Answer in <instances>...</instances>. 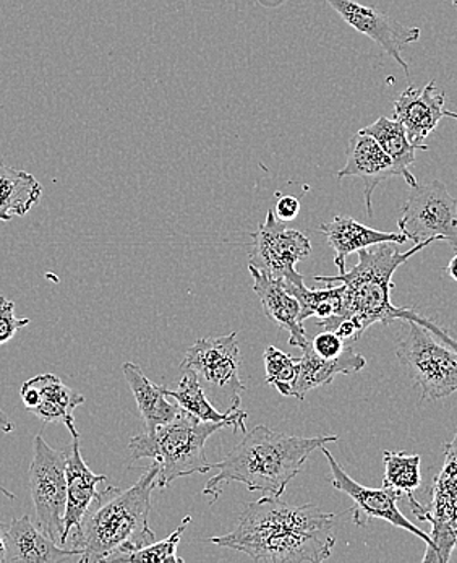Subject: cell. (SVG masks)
Returning a JSON list of instances; mask_svg holds the SVG:
<instances>
[{"instance_id": "6da1fadb", "label": "cell", "mask_w": 457, "mask_h": 563, "mask_svg": "<svg viewBox=\"0 0 457 563\" xmlns=\"http://www.w3.org/2000/svg\"><path fill=\"white\" fill-rule=\"evenodd\" d=\"M334 515L316 505L296 507L281 497L265 496L245 504L237 527L214 536L211 544L265 563H320L333 554Z\"/></svg>"}, {"instance_id": "7a4b0ae2", "label": "cell", "mask_w": 457, "mask_h": 563, "mask_svg": "<svg viewBox=\"0 0 457 563\" xmlns=\"http://www.w3.org/2000/svg\"><path fill=\"white\" fill-rule=\"evenodd\" d=\"M430 244L432 242H421L411 251L399 252L398 244L394 242H381L357 252L359 264L349 272L346 269L337 276H313V282L337 285L339 289V306L336 312L327 319L319 320V327L331 332L341 320H350L356 325L357 338L360 340L361 334L375 323L388 327L394 320H405V322H415L425 327L457 351L455 338L449 336L432 320L415 310L401 309L391 302V291L394 288L392 275L395 269Z\"/></svg>"}, {"instance_id": "3957f363", "label": "cell", "mask_w": 457, "mask_h": 563, "mask_svg": "<svg viewBox=\"0 0 457 563\" xmlns=\"http://www.w3.org/2000/svg\"><path fill=\"white\" fill-rule=\"evenodd\" d=\"M158 471V464L152 463L129 489L105 486L99 490L81 523L71 531V548L81 552L80 563L118 562L155 542L148 518Z\"/></svg>"}, {"instance_id": "277c9868", "label": "cell", "mask_w": 457, "mask_h": 563, "mask_svg": "<svg viewBox=\"0 0 457 563\" xmlns=\"http://www.w3.org/2000/svg\"><path fill=\"white\" fill-rule=\"evenodd\" d=\"M334 442H337L336 435H288L258 426L254 431L245 432L242 442L228 452L226 459L214 463L213 470L218 473L208 481L203 496L210 497V504H213L224 486L241 483L250 493L281 497L309 456Z\"/></svg>"}, {"instance_id": "5b68a950", "label": "cell", "mask_w": 457, "mask_h": 563, "mask_svg": "<svg viewBox=\"0 0 457 563\" xmlns=\"http://www.w3.org/2000/svg\"><path fill=\"white\" fill-rule=\"evenodd\" d=\"M232 429L228 422H207L183 411L169 424L156 431L138 433L129 442L133 462L149 459L158 464L156 487L167 489L179 477L204 474L213 470L214 463L208 460L207 442L213 433Z\"/></svg>"}, {"instance_id": "8992f818", "label": "cell", "mask_w": 457, "mask_h": 563, "mask_svg": "<svg viewBox=\"0 0 457 563\" xmlns=\"http://www.w3.org/2000/svg\"><path fill=\"white\" fill-rule=\"evenodd\" d=\"M182 371H192L203 387L204 394L221 412L241 409L245 385L242 384V357L237 332L226 336L197 340L187 350L180 364Z\"/></svg>"}, {"instance_id": "52a82bcc", "label": "cell", "mask_w": 457, "mask_h": 563, "mask_svg": "<svg viewBox=\"0 0 457 563\" xmlns=\"http://www.w3.org/2000/svg\"><path fill=\"white\" fill-rule=\"evenodd\" d=\"M399 340L395 356L421 390V399L436 401L457 391V351L415 322Z\"/></svg>"}, {"instance_id": "ba28073f", "label": "cell", "mask_w": 457, "mask_h": 563, "mask_svg": "<svg viewBox=\"0 0 457 563\" xmlns=\"http://www.w3.org/2000/svg\"><path fill=\"white\" fill-rule=\"evenodd\" d=\"M67 452L53 449L37 433L33 440L30 494L37 527L57 544L64 545V515L67 507Z\"/></svg>"}, {"instance_id": "9c48e42d", "label": "cell", "mask_w": 457, "mask_h": 563, "mask_svg": "<svg viewBox=\"0 0 457 563\" xmlns=\"http://www.w3.org/2000/svg\"><path fill=\"white\" fill-rule=\"evenodd\" d=\"M398 227L408 241H445L457 252V200L442 180L411 187Z\"/></svg>"}, {"instance_id": "30bf717a", "label": "cell", "mask_w": 457, "mask_h": 563, "mask_svg": "<svg viewBox=\"0 0 457 563\" xmlns=\"http://www.w3.org/2000/svg\"><path fill=\"white\" fill-rule=\"evenodd\" d=\"M252 238L254 247L248 255V266L258 269L263 275L279 279L288 288L305 286V276L297 272L296 265L312 252V242L306 235L286 228L276 218L275 210H269L265 223L260 224Z\"/></svg>"}, {"instance_id": "8fae6325", "label": "cell", "mask_w": 457, "mask_h": 563, "mask_svg": "<svg viewBox=\"0 0 457 563\" xmlns=\"http://www.w3.org/2000/svg\"><path fill=\"white\" fill-rule=\"evenodd\" d=\"M320 450H322L323 455L326 456L327 464H330L331 486L339 490V493L346 494L347 497L353 498L354 507L350 508V511H353L354 523L357 527H367L371 520H383L392 525V527L412 532V534L422 539L428 548H432L433 542L430 539L428 532L415 527L399 510L398 500H401V497L398 494L392 493L388 487L370 489V487L361 486L343 470V466L336 462V459L326 449V445Z\"/></svg>"}, {"instance_id": "7c38bea8", "label": "cell", "mask_w": 457, "mask_h": 563, "mask_svg": "<svg viewBox=\"0 0 457 563\" xmlns=\"http://www.w3.org/2000/svg\"><path fill=\"white\" fill-rule=\"evenodd\" d=\"M325 2L347 25L377 43L402 67L408 77L411 75L409 64L402 59L401 54L409 44L421 40V29L402 25L387 13L380 12L375 7L361 5L356 0H325Z\"/></svg>"}, {"instance_id": "4fadbf2b", "label": "cell", "mask_w": 457, "mask_h": 563, "mask_svg": "<svg viewBox=\"0 0 457 563\" xmlns=\"http://www.w3.org/2000/svg\"><path fill=\"white\" fill-rule=\"evenodd\" d=\"M445 118V91L436 88V81L426 84L422 90L409 85L394 101V119L404 125L415 150H428L425 140Z\"/></svg>"}, {"instance_id": "5bb4252c", "label": "cell", "mask_w": 457, "mask_h": 563, "mask_svg": "<svg viewBox=\"0 0 457 563\" xmlns=\"http://www.w3.org/2000/svg\"><path fill=\"white\" fill-rule=\"evenodd\" d=\"M344 177L361 179L367 213L368 217H371L374 214L371 199H374L375 189L384 180L401 177V170L395 167L374 136L359 131L350 139L349 146H347L346 166L337 170V179H344Z\"/></svg>"}, {"instance_id": "9a60e30c", "label": "cell", "mask_w": 457, "mask_h": 563, "mask_svg": "<svg viewBox=\"0 0 457 563\" xmlns=\"http://www.w3.org/2000/svg\"><path fill=\"white\" fill-rule=\"evenodd\" d=\"M80 559L78 549L57 544L29 515L12 520L5 530V563H63Z\"/></svg>"}, {"instance_id": "2e32d148", "label": "cell", "mask_w": 457, "mask_h": 563, "mask_svg": "<svg viewBox=\"0 0 457 563\" xmlns=\"http://www.w3.org/2000/svg\"><path fill=\"white\" fill-rule=\"evenodd\" d=\"M25 409L41 421L75 424L74 411L83 405L85 397L67 387L53 374L37 375L23 384L20 390Z\"/></svg>"}, {"instance_id": "e0dca14e", "label": "cell", "mask_w": 457, "mask_h": 563, "mask_svg": "<svg viewBox=\"0 0 457 563\" xmlns=\"http://www.w3.org/2000/svg\"><path fill=\"white\" fill-rule=\"evenodd\" d=\"M71 433L70 453L67 452V507L64 515V545L67 544L71 531L78 528L91 501L98 496V486L108 483L104 474H97L85 463L80 450V433L75 424L67 426Z\"/></svg>"}, {"instance_id": "ac0fdd59", "label": "cell", "mask_w": 457, "mask_h": 563, "mask_svg": "<svg viewBox=\"0 0 457 563\" xmlns=\"http://www.w3.org/2000/svg\"><path fill=\"white\" fill-rule=\"evenodd\" d=\"M250 269L254 278V291L261 300L263 312L271 322H275L279 329L289 332V344L292 346H309V336H306L305 327H303L302 317H300L299 299L289 291L288 286L279 279L263 275L258 269Z\"/></svg>"}, {"instance_id": "d6986e66", "label": "cell", "mask_w": 457, "mask_h": 563, "mask_svg": "<svg viewBox=\"0 0 457 563\" xmlns=\"http://www.w3.org/2000/svg\"><path fill=\"white\" fill-rule=\"evenodd\" d=\"M409 507L419 521L432 525V531L457 521V433L445 443V462L430 490V504L411 498Z\"/></svg>"}, {"instance_id": "ffe728a7", "label": "cell", "mask_w": 457, "mask_h": 563, "mask_svg": "<svg viewBox=\"0 0 457 563\" xmlns=\"http://www.w3.org/2000/svg\"><path fill=\"white\" fill-rule=\"evenodd\" d=\"M319 231L325 235L327 244L333 249L334 264L339 273L346 272V258L361 249L371 247L381 242H394L398 245L408 242V238L402 232L395 234V232L377 231L357 223L349 217H334L330 223H323Z\"/></svg>"}, {"instance_id": "44dd1931", "label": "cell", "mask_w": 457, "mask_h": 563, "mask_svg": "<svg viewBox=\"0 0 457 563\" xmlns=\"http://www.w3.org/2000/svg\"><path fill=\"white\" fill-rule=\"evenodd\" d=\"M302 351L303 356L299 360V375H297L294 391H292V397L297 399H303L309 391L331 384L336 375L356 374V372L364 371L367 365L365 357L350 346H346V350L333 360L319 356L310 347V343Z\"/></svg>"}, {"instance_id": "7402d4cb", "label": "cell", "mask_w": 457, "mask_h": 563, "mask_svg": "<svg viewBox=\"0 0 457 563\" xmlns=\"http://www.w3.org/2000/svg\"><path fill=\"white\" fill-rule=\"evenodd\" d=\"M122 368H124L125 380H127L136 406H138L140 416L145 421L146 431H156L179 416L180 406L177 402L176 405L170 402L164 388L153 384L138 365L125 363Z\"/></svg>"}, {"instance_id": "603a6c76", "label": "cell", "mask_w": 457, "mask_h": 563, "mask_svg": "<svg viewBox=\"0 0 457 563\" xmlns=\"http://www.w3.org/2000/svg\"><path fill=\"white\" fill-rule=\"evenodd\" d=\"M182 380L179 382V387L176 390H166L167 398H172L183 411L190 412L201 421L207 422H228L232 426L234 432H247V412L238 411L235 412H221L210 398L204 394L203 387L198 382L197 375L192 371H183Z\"/></svg>"}, {"instance_id": "cb8c5ba5", "label": "cell", "mask_w": 457, "mask_h": 563, "mask_svg": "<svg viewBox=\"0 0 457 563\" xmlns=\"http://www.w3.org/2000/svg\"><path fill=\"white\" fill-rule=\"evenodd\" d=\"M43 187L33 174L0 162V221L26 217L41 200Z\"/></svg>"}, {"instance_id": "d4e9b609", "label": "cell", "mask_w": 457, "mask_h": 563, "mask_svg": "<svg viewBox=\"0 0 457 563\" xmlns=\"http://www.w3.org/2000/svg\"><path fill=\"white\" fill-rule=\"evenodd\" d=\"M360 132L374 136L378 145L392 159L395 167L401 170L402 179L408 183L409 187L419 186L417 179L411 173V166L415 163V146L409 140L404 125L395 119L380 118L368 128L361 129Z\"/></svg>"}, {"instance_id": "484cf974", "label": "cell", "mask_w": 457, "mask_h": 563, "mask_svg": "<svg viewBox=\"0 0 457 563\" xmlns=\"http://www.w3.org/2000/svg\"><path fill=\"white\" fill-rule=\"evenodd\" d=\"M383 487L401 498H414L415 490L421 489V455L405 452H384Z\"/></svg>"}, {"instance_id": "4316f807", "label": "cell", "mask_w": 457, "mask_h": 563, "mask_svg": "<svg viewBox=\"0 0 457 563\" xmlns=\"http://www.w3.org/2000/svg\"><path fill=\"white\" fill-rule=\"evenodd\" d=\"M263 360H265L266 384L272 385L282 397H292L297 375H299V360H294L291 354L279 351L275 346L266 347Z\"/></svg>"}, {"instance_id": "83f0119b", "label": "cell", "mask_w": 457, "mask_h": 563, "mask_svg": "<svg viewBox=\"0 0 457 563\" xmlns=\"http://www.w3.org/2000/svg\"><path fill=\"white\" fill-rule=\"evenodd\" d=\"M292 295L299 299L300 302V317L303 322L310 317H319V320L327 319L334 316V312L339 306V289L337 286L330 285L326 289H309L306 286H292L288 288Z\"/></svg>"}, {"instance_id": "f1b7e54d", "label": "cell", "mask_w": 457, "mask_h": 563, "mask_svg": "<svg viewBox=\"0 0 457 563\" xmlns=\"http://www.w3.org/2000/svg\"><path fill=\"white\" fill-rule=\"evenodd\" d=\"M192 517L183 518L180 527L177 528L169 538L164 539L161 542H152V544L145 545V548L138 549V551L129 552V554L122 555L118 559V562H132V563H182V559L177 558L176 551L179 545L180 538L189 527Z\"/></svg>"}, {"instance_id": "f546056e", "label": "cell", "mask_w": 457, "mask_h": 563, "mask_svg": "<svg viewBox=\"0 0 457 563\" xmlns=\"http://www.w3.org/2000/svg\"><path fill=\"white\" fill-rule=\"evenodd\" d=\"M26 325H30V319L15 316V302L0 296V346Z\"/></svg>"}, {"instance_id": "4dcf8cb0", "label": "cell", "mask_w": 457, "mask_h": 563, "mask_svg": "<svg viewBox=\"0 0 457 563\" xmlns=\"http://www.w3.org/2000/svg\"><path fill=\"white\" fill-rule=\"evenodd\" d=\"M310 347H312L319 356L325 357V360H333V357L339 356V354L346 350V341L337 336L336 333L325 330V332L316 334V336L313 338Z\"/></svg>"}, {"instance_id": "1f68e13d", "label": "cell", "mask_w": 457, "mask_h": 563, "mask_svg": "<svg viewBox=\"0 0 457 563\" xmlns=\"http://www.w3.org/2000/svg\"><path fill=\"white\" fill-rule=\"evenodd\" d=\"M275 210L276 218L281 220L282 223L294 221L300 213V200L292 196H281L276 201Z\"/></svg>"}, {"instance_id": "d6a6232c", "label": "cell", "mask_w": 457, "mask_h": 563, "mask_svg": "<svg viewBox=\"0 0 457 563\" xmlns=\"http://www.w3.org/2000/svg\"><path fill=\"white\" fill-rule=\"evenodd\" d=\"M12 431V421H10V418L9 416H7V412L3 411L2 408H0V433H10Z\"/></svg>"}, {"instance_id": "836d02e7", "label": "cell", "mask_w": 457, "mask_h": 563, "mask_svg": "<svg viewBox=\"0 0 457 563\" xmlns=\"http://www.w3.org/2000/svg\"><path fill=\"white\" fill-rule=\"evenodd\" d=\"M0 563H5V528L0 523Z\"/></svg>"}, {"instance_id": "e575fe53", "label": "cell", "mask_w": 457, "mask_h": 563, "mask_svg": "<svg viewBox=\"0 0 457 563\" xmlns=\"http://www.w3.org/2000/svg\"><path fill=\"white\" fill-rule=\"evenodd\" d=\"M448 273L449 275H452V278L455 279V282H457V255L456 257H453L452 262H449Z\"/></svg>"}, {"instance_id": "d590c367", "label": "cell", "mask_w": 457, "mask_h": 563, "mask_svg": "<svg viewBox=\"0 0 457 563\" xmlns=\"http://www.w3.org/2000/svg\"><path fill=\"white\" fill-rule=\"evenodd\" d=\"M258 2L261 3V5L265 7H278L281 5L285 0H258Z\"/></svg>"}, {"instance_id": "8d00e7d4", "label": "cell", "mask_w": 457, "mask_h": 563, "mask_svg": "<svg viewBox=\"0 0 457 563\" xmlns=\"http://www.w3.org/2000/svg\"><path fill=\"white\" fill-rule=\"evenodd\" d=\"M445 115H446V118L456 119V121H457V112L446 111V109H445Z\"/></svg>"}, {"instance_id": "74e56055", "label": "cell", "mask_w": 457, "mask_h": 563, "mask_svg": "<svg viewBox=\"0 0 457 563\" xmlns=\"http://www.w3.org/2000/svg\"><path fill=\"white\" fill-rule=\"evenodd\" d=\"M452 2L457 7V0H452Z\"/></svg>"}]
</instances>
